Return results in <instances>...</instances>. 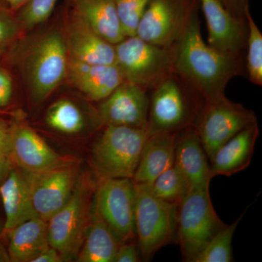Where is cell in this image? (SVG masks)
I'll use <instances>...</instances> for the list:
<instances>
[{
  "label": "cell",
  "mask_w": 262,
  "mask_h": 262,
  "mask_svg": "<svg viewBox=\"0 0 262 262\" xmlns=\"http://www.w3.org/2000/svg\"><path fill=\"white\" fill-rule=\"evenodd\" d=\"M174 70L206 101L225 95L234 77H246L244 61L205 42L198 13L175 46Z\"/></svg>",
  "instance_id": "6da1fadb"
},
{
  "label": "cell",
  "mask_w": 262,
  "mask_h": 262,
  "mask_svg": "<svg viewBox=\"0 0 262 262\" xmlns=\"http://www.w3.org/2000/svg\"><path fill=\"white\" fill-rule=\"evenodd\" d=\"M150 91L149 136L194 127L206 100L175 70Z\"/></svg>",
  "instance_id": "7a4b0ae2"
},
{
  "label": "cell",
  "mask_w": 262,
  "mask_h": 262,
  "mask_svg": "<svg viewBox=\"0 0 262 262\" xmlns=\"http://www.w3.org/2000/svg\"><path fill=\"white\" fill-rule=\"evenodd\" d=\"M9 63L17 62L34 101L49 97L67 78L69 56L61 32L52 29L39 36L25 56L1 55Z\"/></svg>",
  "instance_id": "3957f363"
},
{
  "label": "cell",
  "mask_w": 262,
  "mask_h": 262,
  "mask_svg": "<svg viewBox=\"0 0 262 262\" xmlns=\"http://www.w3.org/2000/svg\"><path fill=\"white\" fill-rule=\"evenodd\" d=\"M96 187L89 174L78 177L68 201L48 222L50 246L61 253L63 261L76 258L83 244Z\"/></svg>",
  "instance_id": "277c9868"
},
{
  "label": "cell",
  "mask_w": 262,
  "mask_h": 262,
  "mask_svg": "<svg viewBox=\"0 0 262 262\" xmlns=\"http://www.w3.org/2000/svg\"><path fill=\"white\" fill-rule=\"evenodd\" d=\"M92 149L98 179H132L149 134L140 127L104 125Z\"/></svg>",
  "instance_id": "5b68a950"
},
{
  "label": "cell",
  "mask_w": 262,
  "mask_h": 262,
  "mask_svg": "<svg viewBox=\"0 0 262 262\" xmlns=\"http://www.w3.org/2000/svg\"><path fill=\"white\" fill-rule=\"evenodd\" d=\"M209 186L191 187L178 206L177 241L184 261L194 262L213 236L227 226L213 208Z\"/></svg>",
  "instance_id": "8992f818"
},
{
  "label": "cell",
  "mask_w": 262,
  "mask_h": 262,
  "mask_svg": "<svg viewBox=\"0 0 262 262\" xmlns=\"http://www.w3.org/2000/svg\"><path fill=\"white\" fill-rule=\"evenodd\" d=\"M136 237L142 258L149 261L155 253L177 241L178 205L160 199L150 184H135Z\"/></svg>",
  "instance_id": "52a82bcc"
},
{
  "label": "cell",
  "mask_w": 262,
  "mask_h": 262,
  "mask_svg": "<svg viewBox=\"0 0 262 262\" xmlns=\"http://www.w3.org/2000/svg\"><path fill=\"white\" fill-rule=\"evenodd\" d=\"M115 65L124 80L150 91L174 70L175 46L165 48L126 37L115 45Z\"/></svg>",
  "instance_id": "ba28073f"
},
{
  "label": "cell",
  "mask_w": 262,
  "mask_h": 262,
  "mask_svg": "<svg viewBox=\"0 0 262 262\" xmlns=\"http://www.w3.org/2000/svg\"><path fill=\"white\" fill-rule=\"evenodd\" d=\"M256 122L254 112L231 101L225 94L205 101L194 127L211 161L221 146Z\"/></svg>",
  "instance_id": "9c48e42d"
},
{
  "label": "cell",
  "mask_w": 262,
  "mask_h": 262,
  "mask_svg": "<svg viewBox=\"0 0 262 262\" xmlns=\"http://www.w3.org/2000/svg\"><path fill=\"white\" fill-rule=\"evenodd\" d=\"M200 8V0H151L136 35L151 44L173 47Z\"/></svg>",
  "instance_id": "30bf717a"
},
{
  "label": "cell",
  "mask_w": 262,
  "mask_h": 262,
  "mask_svg": "<svg viewBox=\"0 0 262 262\" xmlns=\"http://www.w3.org/2000/svg\"><path fill=\"white\" fill-rule=\"evenodd\" d=\"M93 211L108 226L120 243L136 237L135 187L132 179H99Z\"/></svg>",
  "instance_id": "8fae6325"
},
{
  "label": "cell",
  "mask_w": 262,
  "mask_h": 262,
  "mask_svg": "<svg viewBox=\"0 0 262 262\" xmlns=\"http://www.w3.org/2000/svg\"><path fill=\"white\" fill-rule=\"evenodd\" d=\"M27 173L36 217L48 222L73 192L78 179L77 165L71 161L42 171Z\"/></svg>",
  "instance_id": "7c38bea8"
},
{
  "label": "cell",
  "mask_w": 262,
  "mask_h": 262,
  "mask_svg": "<svg viewBox=\"0 0 262 262\" xmlns=\"http://www.w3.org/2000/svg\"><path fill=\"white\" fill-rule=\"evenodd\" d=\"M148 91L139 84L125 80L122 82L101 101L97 115L101 124L147 128Z\"/></svg>",
  "instance_id": "4fadbf2b"
},
{
  "label": "cell",
  "mask_w": 262,
  "mask_h": 262,
  "mask_svg": "<svg viewBox=\"0 0 262 262\" xmlns=\"http://www.w3.org/2000/svg\"><path fill=\"white\" fill-rule=\"evenodd\" d=\"M62 32L69 58L92 64H115V46L97 34L71 5Z\"/></svg>",
  "instance_id": "5bb4252c"
},
{
  "label": "cell",
  "mask_w": 262,
  "mask_h": 262,
  "mask_svg": "<svg viewBox=\"0 0 262 262\" xmlns=\"http://www.w3.org/2000/svg\"><path fill=\"white\" fill-rule=\"evenodd\" d=\"M200 7L206 19L208 44L245 62L246 20L236 18L219 0H200Z\"/></svg>",
  "instance_id": "9a60e30c"
},
{
  "label": "cell",
  "mask_w": 262,
  "mask_h": 262,
  "mask_svg": "<svg viewBox=\"0 0 262 262\" xmlns=\"http://www.w3.org/2000/svg\"><path fill=\"white\" fill-rule=\"evenodd\" d=\"M9 158L26 171H42L72 161L52 149L28 125L12 122Z\"/></svg>",
  "instance_id": "2e32d148"
},
{
  "label": "cell",
  "mask_w": 262,
  "mask_h": 262,
  "mask_svg": "<svg viewBox=\"0 0 262 262\" xmlns=\"http://www.w3.org/2000/svg\"><path fill=\"white\" fill-rule=\"evenodd\" d=\"M67 78L94 101H103L125 81L115 64H92L70 58Z\"/></svg>",
  "instance_id": "e0dca14e"
},
{
  "label": "cell",
  "mask_w": 262,
  "mask_h": 262,
  "mask_svg": "<svg viewBox=\"0 0 262 262\" xmlns=\"http://www.w3.org/2000/svg\"><path fill=\"white\" fill-rule=\"evenodd\" d=\"M0 198L5 220L0 238L26 221L37 218L33 209L28 177L26 170L13 166L0 186Z\"/></svg>",
  "instance_id": "ac0fdd59"
},
{
  "label": "cell",
  "mask_w": 262,
  "mask_h": 262,
  "mask_svg": "<svg viewBox=\"0 0 262 262\" xmlns=\"http://www.w3.org/2000/svg\"><path fill=\"white\" fill-rule=\"evenodd\" d=\"M258 136L259 126L256 122L221 146L210 161L213 178L216 176L231 177L247 168L252 160Z\"/></svg>",
  "instance_id": "d6986e66"
},
{
  "label": "cell",
  "mask_w": 262,
  "mask_h": 262,
  "mask_svg": "<svg viewBox=\"0 0 262 262\" xmlns=\"http://www.w3.org/2000/svg\"><path fill=\"white\" fill-rule=\"evenodd\" d=\"M174 165L184 174L191 187L210 185L213 178L211 167L194 127L177 133Z\"/></svg>",
  "instance_id": "ffe728a7"
},
{
  "label": "cell",
  "mask_w": 262,
  "mask_h": 262,
  "mask_svg": "<svg viewBox=\"0 0 262 262\" xmlns=\"http://www.w3.org/2000/svg\"><path fill=\"white\" fill-rule=\"evenodd\" d=\"M177 133H161L146 139L132 180L135 184H151L175 161Z\"/></svg>",
  "instance_id": "44dd1931"
},
{
  "label": "cell",
  "mask_w": 262,
  "mask_h": 262,
  "mask_svg": "<svg viewBox=\"0 0 262 262\" xmlns=\"http://www.w3.org/2000/svg\"><path fill=\"white\" fill-rule=\"evenodd\" d=\"M8 239L10 262H32L49 247L48 222L39 218L26 221L10 230Z\"/></svg>",
  "instance_id": "7402d4cb"
},
{
  "label": "cell",
  "mask_w": 262,
  "mask_h": 262,
  "mask_svg": "<svg viewBox=\"0 0 262 262\" xmlns=\"http://www.w3.org/2000/svg\"><path fill=\"white\" fill-rule=\"evenodd\" d=\"M67 1L107 42L115 46L126 37L117 14L115 0Z\"/></svg>",
  "instance_id": "603a6c76"
},
{
  "label": "cell",
  "mask_w": 262,
  "mask_h": 262,
  "mask_svg": "<svg viewBox=\"0 0 262 262\" xmlns=\"http://www.w3.org/2000/svg\"><path fill=\"white\" fill-rule=\"evenodd\" d=\"M121 243L94 211L83 244L76 259L79 262H114Z\"/></svg>",
  "instance_id": "cb8c5ba5"
},
{
  "label": "cell",
  "mask_w": 262,
  "mask_h": 262,
  "mask_svg": "<svg viewBox=\"0 0 262 262\" xmlns=\"http://www.w3.org/2000/svg\"><path fill=\"white\" fill-rule=\"evenodd\" d=\"M48 125L65 134H78L85 125V120L78 106L73 101L61 99L53 103L46 113Z\"/></svg>",
  "instance_id": "d4e9b609"
},
{
  "label": "cell",
  "mask_w": 262,
  "mask_h": 262,
  "mask_svg": "<svg viewBox=\"0 0 262 262\" xmlns=\"http://www.w3.org/2000/svg\"><path fill=\"white\" fill-rule=\"evenodd\" d=\"M150 187L153 194L160 199L179 206L191 186L182 171L173 165L158 176Z\"/></svg>",
  "instance_id": "484cf974"
},
{
  "label": "cell",
  "mask_w": 262,
  "mask_h": 262,
  "mask_svg": "<svg viewBox=\"0 0 262 262\" xmlns=\"http://www.w3.org/2000/svg\"><path fill=\"white\" fill-rule=\"evenodd\" d=\"M248 208L244 210L241 215L233 223L226 226L213 236L206 247L194 258V262H232V243L236 228L244 218Z\"/></svg>",
  "instance_id": "4316f807"
},
{
  "label": "cell",
  "mask_w": 262,
  "mask_h": 262,
  "mask_svg": "<svg viewBox=\"0 0 262 262\" xmlns=\"http://www.w3.org/2000/svg\"><path fill=\"white\" fill-rule=\"evenodd\" d=\"M248 26L246 42V77L251 84L262 85V34L257 24L253 20L250 9L246 13Z\"/></svg>",
  "instance_id": "83f0119b"
},
{
  "label": "cell",
  "mask_w": 262,
  "mask_h": 262,
  "mask_svg": "<svg viewBox=\"0 0 262 262\" xmlns=\"http://www.w3.org/2000/svg\"><path fill=\"white\" fill-rule=\"evenodd\" d=\"M151 0H115L122 29L126 37L135 36L144 12Z\"/></svg>",
  "instance_id": "f1b7e54d"
},
{
  "label": "cell",
  "mask_w": 262,
  "mask_h": 262,
  "mask_svg": "<svg viewBox=\"0 0 262 262\" xmlns=\"http://www.w3.org/2000/svg\"><path fill=\"white\" fill-rule=\"evenodd\" d=\"M24 29L16 13L0 3V56L18 42Z\"/></svg>",
  "instance_id": "f546056e"
},
{
  "label": "cell",
  "mask_w": 262,
  "mask_h": 262,
  "mask_svg": "<svg viewBox=\"0 0 262 262\" xmlns=\"http://www.w3.org/2000/svg\"><path fill=\"white\" fill-rule=\"evenodd\" d=\"M58 0H29L17 12L18 20L24 28L30 29L46 21L53 13Z\"/></svg>",
  "instance_id": "4dcf8cb0"
},
{
  "label": "cell",
  "mask_w": 262,
  "mask_h": 262,
  "mask_svg": "<svg viewBox=\"0 0 262 262\" xmlns=\"http://www.w3.org/2000/svg\"><path fill=\"white\" fill-rule=\"evenodd\" d=\"M8 65L0 56V111L9 108L15 97V80Z\"/></svg>",
  "instance_id": "1f68e13d"
},
{
  "label": "cell",
  "mask_w": 262,
  "mask_h": 262,
  "mask_svg": "<svg viewBox=\"0 0 262 262\" xmlns=\"http://www.w3.org/2000/svg\"><path fill=\"white\" fill-rule=\"evenodd\" d=\"M139 253L135 244L122 242L117 248L114 262H137L140 261Z\"/></svg>",
  "instance_id": "d6a6232c"
},
{
  "label": "cell",
  "mask_w": 262,
  "mask_h": 262,
  "mask_svg": "<svg viewBox=\"0 0 262 262\" xmlns=\"http://www.w3.org/2000/svg\"><path fill=\"white\" fill-rule=\"evenodd\" d=\"M236 18L246 20V13L249 8V0H219Z\"/></svg>",
  "instance_id": "836d02e7"
},
{
  "label": "cell",
  "mask_w": 262,
  "mask_h": 262,
  "mask_svg": "<svg viewBox=\"0 0 262 262\" xmlns=\"http://www.w3.org/2000/svg\"><path fill=\"white\" fill-rule=\"evenodd\" d=\"M12 122L0 118V155L9 158Z\"/></svg>",
  "instance_id": "e575fe53"
},
{
  "label": "cell",
  "mask_w": 262,
  "mask_h": 262,
  "mask_svg": "<svg viewBox=\"0 0 262 262\" xmlns=\"http://www.w3.org/2000/svg\"><path fill=\"white\" fill-rule=\"evenodd\" d=\"M63 261L61 253L56 248L49 247L46 248L39 256L34 258L32 262H61Z\"/></svg>",
  "instance_id": "d590c367"
},
{
  "label": "cell",
  "mask_w": 262,
  "mask_h": 262,
  "mask_svg": "<svg viewBox=\"0 0 262 262\" xmlns=\"http://www.w3.org/2000/svg\"><path fill=\"white\" fill-rule=\"evenodd\" d=\"M13 166L14 165L8 157L0 155V186Z\"/></svg>",
  "instance_id": "8d00e7d4"
},
{
  "label": "cell",
  "mask_w": 262,
  "mask_h": 262,
  "mask_svg": "<svg viewBox=\"0 0 262 262\" xmlns=\"http://www.w3.org/2000/svg\"><path fill=\"white\" fill-rule=\"evenodd\" d=\"M29 0H2L1 3L11 11L17 13L29 3Z\"/></svg>",
  "instance_id": "74e56055"
},
{
  "label": "cell",
  "mask_w": 262,
  "mask_h": 262,
  "mask_svg": "<svg viewBox=\"0 0 262 262\" xmlns=\"http://www.w3.org/2000/svg\"><path fill=\"white\" fill-rule=\"evenodd\" d=\"M0 262H10L8 249L5 248L3 239L0 238Z\"/></svg>",
  "instance_id": "f35d334b"
},
{
  "label": "cell",
  "mask_w": 262,
  "mask_h": 262,
  "mask_svg": "<svg viewBox=\"0 0 262 262\" xmlns=\"http://www.w3.org/2000/svg\"><path fill=\"white\" fill-rule=\"evenodd\" d=\"M3 227H4V223L0 222V234H1L2 232H3Z\"/></svg>",
  "instance_id": "ab89813d"
},
{
  "label": "cell",
  "mask_w": 262,
  "mask_h": 262,
  "mask_svg": "<svg viewBox=\"0 0 262 262\" xmlns=\"http://www.w3.org/2000/svg\"><path fill=\"white\" fill-rule=\"evenodd\" d=\"M1 1H2V0H0V3H1Z\"/></svg>",
  "instance_id": "60d3db41"
}]
</instances>
